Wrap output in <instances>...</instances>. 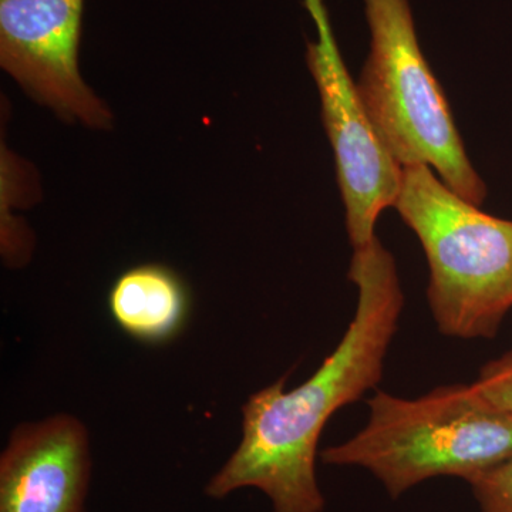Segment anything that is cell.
I'll use <instances>...</instances> for the list:
<instances>
[{"label":"cell","mask_w":512,"mask_h":512,"mask_svg":"<svg viewBox=\"0 0 512 512\" xmlns=\"http://www.w3.org/2000/svg\"><path fill=\"white\" fill-rule=\"evenodd\" d=\"M363 2L370 53L356 86L377 134L402 167L431 168L451 191L481 207L487 187L421 52L409 0Z\"/></svg>","instance_id":"277c9868"},{"label":"cell","mask_w":512,"mask_h":512,"mask_svg":"<svg viewBox=\"0 0 512 512\" xmlns=\"http://www.w3.org/2000/svg\"><path fill=\"white\" fill-rule=\"evenodd\" d=\"M84 0H0V64L60 116L90 127L111 114L79 72Z\"/></svg>","instance_id":"8992f818"},{"label":"cell","mask_w":512,"mask_h":512,"mask_svg":"<svg viewBox=\"0 0 512 512\" xmlns=\"http://www.w3.org/2000/svg\"><path fill=\"white\" fill-rule=\"evenodd\" d=\"M92 457L79 420L19 426L0 457V512H87Z\"/></svg>","instance_id":"52a82bcc"},{"label":"cell","mask_w":512,"mask_h":512,"mask_svg":"<svg viewBox=\"0 0 512 512\" xmlns=\"http://www.w3.org/2000/svg\"><path fill=\"white\" fill-rule=\"evenodd\" d=\"M356 436L323 451V463L372 473L392 498L436 477L468 484L512 456V417L476 384H451L402 399L377 392Z\"/></svg>","instance_id":"7a4b0ae2"},{"label":"cell","mask_w":512,"mask_h":512,"mask_svg":"<svg viewBox=\"0 0 512 512\" xmlns=\"http://www.w3.org/2000/svg\"><path fill=\"white\" fill-rule=\"evenodd\" d=\"M318 37L308 43L306 62L322 104V119L335 154L336 174L346 211V229L353 249L376 237V222L394 207L403 181L397 163L377 134L346 69L333 35L325 0H303Z\"/></svg>","instance_id":"5b68a950"},{"label":"cell","mask_w":512,"mask_h":512,"mask_svg":"<svg viewBox=\"0 0 512 512\" xmlns=\"http://www.w3.org/2000/svg\"><path fill=\"white\" fill-rule=\"evenodd\" d=\"M394 208L426 254L427 299L440 332L493 338L512 308V221L481 211L424 165L403 167Z\"/></svg>","instance_id":"3957f363"},{"label":"cell","mask_w":512,"mask_h":512,"mask_svg":"<svg viewBox=\"0 0 512 512\" xmlns=\"http://www.w3.org/2000/svg\"><path fill=\"white\" fill-rule=\"evenodd\" d=\"M349 279L357 306L338 348L291 392L284 376L249 397L241 443L205 488L210 497L256 488L271 500L272 512L325 510L316 477L320 434L333 414L382 380L404 305L396 261L377 238L353 249Z\"/></svg>","instance_id":"6da1fadb"},{"label":"cell","mask_w":512,"mask_h":512,"mask_svg":"<svg viewBox=\"0 0 512 512\" xmlns=\"http://www.w3.org/2000/svg\"><path fill=\"white\" fill-rule=\"evenodd\" d=\"M470 485L480 512H512V456Z\"/></svg>","instance_id":"9c48e42d"},{"label":"cell","mask_w":512,"mask_h":512,"mask_svg":"<svg viewBox=\"0 0 512 512\" xmlns=\"http://www.w3.org/2000/svg\"><path fill=\"white\" fill-rule=\"evenodd\" d=\"M109 312L131 339L163 345L183 332L191 296L180 275L163 264L131 266L111 285Z\"/></svg>","instance_id":"ba28073f"},{"label":"cell","mask_w":512,"mask_h":512,"mask_svg":"<svg viewBox=\"0 0 512 512\" xmlns=\"http://www.w3.org/2000/svg\"><path fill=\"white\" fill-rule=\"evenodd\" d=\"M474 384L488 403L512 417V350L487 363Z\"/></svg>","instance_id":"30bf717a"}]
</instances>
